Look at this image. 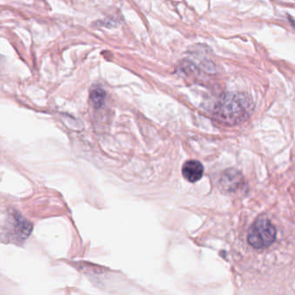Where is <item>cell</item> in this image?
<instances>
[{"label": "cell", "instance_id": "cell-1", "mask_svg": "<svg viewBox=\"0 0 295 295\" xmlns=\"http://www.w3.org/2000/svg\"><path fill=\"white\" fill-rule=\"evenodd\" d=\"M254 110L252 99L243 93L223 94L215 108V115L227 125H237L247 121Z\"/></svg>", "mask_w": 295, "mask_h": 295}, {"label": "cell", "instance_id": "cell-2", "mask_svg": "<svg viewBox=\"0 0 295 295\" xmlns=\"http://www.w3.org/2000/svg\"><path fill=\"white\" fill-rule=\"evenodd\" d=\"M277 235L276 226L268 218H258L248 234V241L253 248L266 249L275 242Z\"/></svg>", "mask_w": 295, "mask_h": 295}, {"label": "cell", "instance_id": "cell-3", "mask_svg": "<svg viewBox=\"0 0 295 295\" xmlns=\"http://www.w3.org/2000/svg\"><path fill=\"white\" fill-rule=\"evenodd\" d=\"M203 166L198 160H188L182 167L183 177L188 182L196 183L202 179L203 175Z\"/></svg>", "mask_w": 295, "mask_h": 295}, {"label": "cell", "instance_id": "cell-4", "mask_svg": "<svg viewBox=\"0 0 295 295\" xmlns=\"http://www.w3.org/2000/svg\"><path fill=\"white\" fill-rule=\"evenodd\" d=\"M243 179L241 172L235 170L229 169L223 172L221 176V185L227 191H235L241 186Z\"/></svg>", "mask_w": 295, "mask_h": 295}, {"label": "cell", "instance_id": "cell-5", "mask_svg": "<svg viewBox=\"0 0 295 295\" xmlns=\"http://www.w3.org/2000/svg\"><path fill=\"white\" fill-rule=\"evenodd\" d=\"M106 93L104 90L101 88H96L94 90H91L90 92V100L93 102L95 108H101L104 104L105 101Z\"/></svg>", "mask_w": 295, "mask_h": 295}]
</instances>
